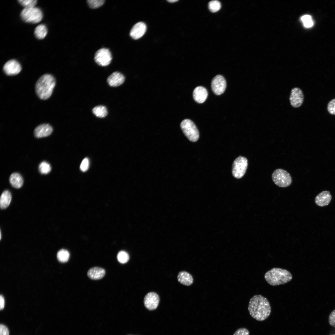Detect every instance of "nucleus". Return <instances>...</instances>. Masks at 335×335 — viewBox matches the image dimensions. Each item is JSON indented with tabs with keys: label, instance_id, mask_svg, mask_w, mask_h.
<instances>
[{
	"label": "nucleus",
	"instance_id": "1",
	"mask_svg": "<svg viewBox=\"0 0 335 335\" xmlns=\"http://www.w3.org/2000/svg\"><path fill=\"white\" fill-rule=\"evenodd\" d=\"M248 309L250 315L259 321L266 319L271 312L269 302L266 298L261 295H255L251 298Z\"/></svg>",
	"mask_w": 335,
	"mask_h": 335
},
{
	"label": "nucleus",
	"instance_id": "2",
	"mask_svg": "<svg viewBox=\"0 0 335 335\" xmlns=\"http://www.w3.org/2000/svg\"><path fill=\"white\" fill-rule=\"evenodd\" d=\"M56 84L54 77L49 74H45L37 81L35 85V91L41 99L46 100L51 96Z\"/></svg>",
	"mask_w": 335,
	"mask_h": 335
},
{
	"label": "nucleus",
	"instance_id": "3",
	"mask_svg": "<svg viewBox=\"0 0 335 335\" xmlns=\"http://www.w3.org/2000/svg\"><path fill=\"white\" fill-rule=\"evenodd\" d=\"M266 281L272 286L284 284L292 279V274L288 270L279 268H274L266 272L264 275Z\"/></svg>",
	"mask_w": 335,
	"mask_h": 335
},
{
	"label": "nucleus",
	"instance_id": "4",
	"mask_svg": "<svg viewBox=\"0 0 335 335\" xmlns=\"http://www.w3.org/2000/svg\"><path fill=\"white\" fill-rule=\"evenodd\" d=\"M20 16L25 22L31 23H37L40 22L43 17L41 10L37 7L24 8L21 12Z\"/></svg>",
	"mask_w": 335,
	"mask_h": 335
},
{
	"label": "nucleus",
	"instance_id": "5",
	"mask_svg": "<svg viewBox=\"0 0 335 335\" xmlns=\"http://www.w3.org/2000/svg\"><path fill=\"white\" fill-rule=\"evenodd\" d=\"M183 133L190 141L195 142L199 139V133L197 127L191 120L186 119L183 120L180 124Z\"/></svg>",
	"mask_w": 335,
	"mask_h": 335
},
{
	"label": "nucleus",
	"instance_id": "6",
	"mask_svg": "<svg viewBox=\"0 0 335 335\" xmlns=\"http://www.w3.org/2000/svg\"><path fill=\"white\" fill-rule=\"evenodd\" d=\"M272 178L276 185L281 187L289 186L292 183V178L289 174L281 168L277 169L273 172Z\"/></svg>",
	"mask_w": 335,
	"mask_h": 335
},
{
	"label": "nucleus",
	"instance_id": "7",
	"mask_svg": "<svg viewBox=\"0 0 335 335\" xmlns=\"http://www.w3.org/2000/svg\"><path fill=\"white\" fill-rule=\"evenodd\" d=\"M248 166V161L245 157L239 156L234 161L232 167L233 176L237 179L242 178L245 174Z\"/></svg>",
	"mask_w": 335,
	"mask_h": 335
},
{
	"label": "nucleus",
	"instance_id": "8",
	"mask_svg": "<svg viewBox=\"0 0 335 335\" xmlns=\"http://www.w3.org/2000/svg\"><path fill=\"white\" fill-rule=\"evenodd\" d=\"M112 56L111 53L108 49L102 48L99 49L96 52L94 60L99 65L106 66L111 62Z\"/></svg>",
	"mask_w": 335,
	"mask_h": 335
},
{
	"label": "nucleus",
	"instance_id": "9",
	"mask_svg": "<svg viewBox=\"0 0 335 335\" xmlns=\"http://www.w3.org/2000/svg\"><path fill=\"white\" fill-rule=\"evenodd\" d=\"M212 90L217 95H220L224 93L226 86L225 78L221 75H217L212 79L211 84Z\"/></svg>",
	"mask_w": 335,
	"mask_h": 335
},
{
	"label": "nucleus",
	"instance_id": "10",
	"mask_svg": "<svg viewBox=\"0 0 335 335\" xmlns=\"http://www.w3.org/2000/svg\"><path fill=\"white\" fill-rule=\"evenodd\" d=\"M3 69L5 73L7 75H14L18 74L22 69L20 64L15 60H11L7 62L4 65Z\"/></svg>",
	"mask_w": 335,
	"mask_h": 335
},
{
	"label": "nucleus",
	"instance_id": "11",
	"mask_svg": "<svg viewBox=\"0 0 335 335\" xmlns=\"http://www.w3.org/2000/svg\"><path fill=\"white\" fill-rule=\"evenodd\" d=\"M159 295L156 293L150 292L146 295L144 299L145 307L147 309L151 310L156 309L159 302Z\"/></svg>",
	"mask_w": 335,
	"mask_h": 335
},
{
	"label": "nucleus",
	"instance_id": "12",
	"mask_svg": "<svg viewBox=\"0 0 335 335\" xmlns=\"http://www.w3.org/2000/svg\"><path fill=\"white\" fill-rule=\"evenodd\" d=\"M289 100L291 105L295 108L300 106L304 100V95L302 90L299 88L296 87L291 91Z\"/></svg>",
	"mask_w": 335,
	"mask_h": 335
},
{
	"label": "nucleus",
	"instance_id": "13",
	"mask_svg": "<svg viewBox=\"0 0 335 335\" xmlns=\"http://www.w3.org/2000/svg\"><path fill=\"white\" fill-rule=\"evenodd\" d=\"M53 129L48 124L43 123L37 126L34 131V136L37 138H41L50 135L52 132Z\"/></svg>",
	"mask_w": 335,
	"mask_h": 335
},
{
	"label": "nucleus",
	"instance_id": "14",
	"mask_svg": "<svg viewBox=\"0 0 335 335\" xmlns=\"http://www.w3.org/2000/svg\"><path fill=\"white\" fill-rule=\"evenodd\" d=\"M146 30L145 24L143 22H139L133 26L130 31V35L133 39H137L144 35Z\"/></svg>",
	"mask_w": 335,
	"mask_h": 335
},
{
	"label": "nucleus",
	"instance_id": "15",
	"mask_svg": "<svg viewBox=\"0 0 335 335\" xmlns=\"http://www.w3.org/2000/svg\"><path fill=\"white\" fill-rule=\"evenodd\" d=\"M332 196L328 191H323L315 197V202L318 206L323 207L328 205L331 202Z\"/></svg>",
	"mask_w": 335,
	"mask_h": 335
},
{
	"label": "nucleus",
	"instance_id": "16",
	"mask_svg": "<svg viewBox=\"0 0 335 335\" xmlns=\"http://www.w3.org/2000/svg\"><path fill=\"white\" fill-rule=\"evenodd\" d=\"M193 96L194 99L196 102L199 103H202L207 99L208 92L204 87L199 86L194 90Z\"/></svg>",
	"mask_w": 335,
	"mask_h": 335
},
{
	"label": "nucleus",
	"instance_id": "17",
	"mask_svg": "<svg viewBox=\"0 0 335 335\" xmlns=\"http://www.w3.org/2000/svg\"><path fill=\"white\" fill-rule=\"evenodd\" d=\"M125 79V77L122 74L118 72H115L108 77L107 82L110 86L116 87L122 84Z\"/></svg>",
	"mask_w": 335,
	"mask_h": 335
},
{
	"label": "nucleus",
	"instance_id": "18",
	"mask_svg": "<svg viewBox=\"0 0 335 335\" xmlns=\"http://www.w3.org/2000/svg\"><path fill=\"white\" fill-rule=\"evenodd\" d=\"M105 271L104 269L98 267H94L90 269L87 275L90 279L97 280L102 279L105 275Z\"/></svg>",
	"mask_w": 335,
	"mask_h": 335
},
{
	"label": "nucleus",
	"instance_id": "19",
	"mask_svg": "<svg viewBox=\"0 0 335 335\" xmlns=\"http://www.w3.org/2000/svg\"><path fill=\"white\" fill-rule=\"evenodd\" d=\"M177 280L181 284L189 286L194 282L193 277L190 273L185 271H180L177 276Z\"/></svg>",
	"mask_w": 335,
	"mask_h": 335
},
{
	"label": "nucleus",
	"instance_id": "20",
	"mask_svg": "<svg viewBox=\"0 0 335 335\" xmlns=\"http://www.w3.org/2000/svg\"><path fill=\"white\" fill-rule=\"evenodd\" d=\"M9 181L11 185L16 188H20L23 185V180L21 175L17 172L12 173L9 177Z\"/></svg>",
	"mask_w": 335,
	"mask_h": 335
},
{
	"label": "nucleus",
	"instance_id": "21",
	"mask_svg": "<svg viewBox=\"0 0 335 335\" xmlns=\"http://www.w3.org/2000/svg\"><path fill=\"white\" fill-rule=\"evenodd\" d=\"M11 199V195L8 190H4L2 194L0 199L1 209H4L9 205Z\"/></svg>",
	"mask_w": 335,
	"mask_h": 335
},
{
	"label": "nucleus",
	"instance_id": "22",
	"mask_svg": "<svg viewBox=\"0 0 335 335\" xmlns=\"http://www.w3.org/2000/svg\"><path fill=\"white\" fill-rule=\"evenodd\" d=\"M47 33L46 26L43 24H40L35 28L34 33L35 37L39 39L44 38Z\"/></svg>",
	"mask_w": 335,
	"mask_h": 335
},
{
	"label": "nucleus",
	"instance_id": "23",
	"mask_svg": "<svg viewBox=\"0 0 335 335\" xmlns=\"http://www.w3.org/2000/svg\"><path fill=\"white\" fill-rule=\"evenodd\" d=\"M92 112L95 116L100 118L105 117L108 114L106 108L103 105H98L94 107L92 109Z\"/></svg>",
	"mask_w": 335,
	"mask_h": 335
},
{
	"label": "nucleus",
	"instance_id": "24",
	"mask_svg": "<svg viewBox=\"0 0 335 335\" xmlns=\"http://www.w3.org/2000/svg\"><path fill=\"white\" fill-rule=\"evenodd\" d=\"M69 257V252L65 249H62L60 250L57 253V258L58 260L61 262H67Z\"/></svg>",
	"mask_w": 335,
	"mask_h": 335
},
{
	"label": "nucleus",
	"instance_id": "25",
	"mask_svg": "<svg viewBox=\"0 0 335 335\" xmlns=\"http://www.w3.org/2000/svg\"><path fill=\"white\" fill-rule=\"evenodd\" d=\"M38 169L40 172L42 174H47L51 170V167L50 164L46 161H43L39 164Z\"/></svg>",
	"mask_w": 335,
	"mask_h": 335
},
{
	"label": "nucleus",
	"instance_id": "26",
	"mask_svg": "<svg viewBox=\"0 0 335 335\" xmlns=\"http://www.w3.org/2000/svg\"><path fill=\"white\" fill-rule=\"evenodd\" d=\"M301 20L303 23L305 27L310 28L313 26L314 22L311 16L309 15H305L301 18Z\"/></svg>",
	"mask_w": 335,
	"mask_h": 335
},
{
	"label": "nucleus",
	"instance_id": "27",
	"mask_svg": "<svg viewBox=\"0 0 335 335\" xmlns=\"http://www.w3.org/2000/svg\"><path fill=\"white\" fill-rule=\"evenodd\" d=\"M117 258L118 261L120 263H125L129 260V257L128 254L126 252L121 251L118 252Z\"/></svg>",
	"mask_w": 335,
	"mask_h": 335
},
{
	"label": "nucleus",
	"instance_id": "28",
	"mask_svg": "<svg viewBox=\"0 0 335 335\" xmlns=\"http://www.w3.org/2000/svg\"><path fill=\"white\" fill-rule=\"evenodd\" d=\"M208 7L210 10L212 12L217 11L221 8L220 2L217 0L211 1L208 3Z\"/></svg>",
	"mask_w": 335,
	"mask_h": 335
},
{
	"label": "nucleus",
	"instance_id": "29",
	"mask_svg": "<svg viewBox=\"0 0 335 335\" xmlns=\"http://www.w3.org/2000/svg\"><path fill=\"white\" fill-rule=\"evenodd\" d=\"M18 2L25 8H30L34 7L37 3L36 0H19Z\"/></svg>",
	"mask_w": 335,
	"mask_h": 335
},
{
	"label": "nucleus",
	"instance_id": "30",
	"mask_svg": "<svg viewBox=\"0 0 335 335\" xmlns=\"http://www.w3.org/2000/svg\"><path fill=\"white\" fill-rule=\"evenodd\" d=\"M104 0H88L87 1L89 7L92 9H96L102 6L105 3Z\"/></svg>",
	"mask_w": 335,
	"mask_h": 335
},
{
	"label": "nucleus",
	"instance_id": "31",
	"mask_svg": "<svg viewBox=\"0 0 335 335\" xmlns=\"http://www.w3.org/2000/svg\"><path fill=\"white\" fill-rule=\"evenodd\" d=\"M327 110L330 114L335 115V98L329 102L327 105Z\"/></svg>",
	"mask_w": 335,
	"mask_h": 335
},
{
	"label": "nucleus",
	"instance_id": "32",
	"mask_svg": "<svg viewBox=\"0 0 335 335\" xmlns=\"http://www.w3.org/2000/svg\"><path fill=\"white\" fill-rule=\"evenodd\" d=\"M89 165V159L87 158H85L81 162L80 166V169L82 172H86L88 169Z\"/></svg>",
	"mask_w": 335,
	"mask_h": 335
},
{
	"label": "nucleus",
	"instance_id": "33",
	"mask_svg": "<svg viewBox=\"0 0 335 335\" xmlns=\"http://www.w3.org/2000/svg\"><path fill=\"white\" fill-rule=\"evenodd\" d=\"M249 332L248 329L245 328H241L238 329L233 335H249Z\"/></svg>",
	"mask_w": 335,
	"mask_h": 335
},
{
	"label": "nucleus",
	"instance_id": "34",
	"mask_svg": "<svg viewBox=\"0 0 335 335\" xmlns=\"http://www.w3.org/2000/svg\"><path fill=\"white\" fill-rule=\"evenodd\" d=\"M328 322L331 326L335 327V310L330 314L328 317Z\"/></svg>",
	"mask_w": 335,
	"mask_h": 335
},
{
	"label": "nucleus",
	"instance_id": "35",
	"mask_svg": "<svg viewBox=\"0 0 335 335\" xmlns=\"http://www.w3.org/2000/svg\"><path fill=\"white\" fill-rule=\"evenodd\" d=\"M9 331L8 328L3 324L0 325V335H9Z\"/></svg>",
	"mask_w": 335,
	"mask_h": 335
},
{
	"label": "nucleus",
	"instance_id": "36",
	"mask_svg": "<svg viewBox=\"0 0 335 335\" xmlns=\"http://www.w3.org/2000/svg\"><path fill=\"white\" fill-rule=\"evenodd\" d=\"M0 310H2L4 308L5 305L4 299L3 296L2 295L0 296Z\"/></svg>",
	"mask_w": 335,
	"mask_h": 335
},
{
	"label": "nucleus",
	"instance_id": "37",
	"mask_svg": "<svg viewBox=\"0 0 335 335\" xmlns=\"http://www.w3.org/2000/svg\"><path fill=\"white\" fill-rule=\"evenodd\" d=\"M168 2H176V1H178V0H168Z\"/></svg>",
	"mask_w": 335,
	"mask_h": 335
},
{
	"label": "nucleus",
	"instance_id": "38",
	"mask_svg": "<svg viewBox=\"0 0 335 335\" xmlns=\"http://www.w3.org/2000/svg\"><path fill=\"white\" fill-rule=\"evenodd\" d=\"M335 335V334H333V335Z\"/></svg>",
	"mask_w": 335,
	"mask_h": 335
}]
</instances>
